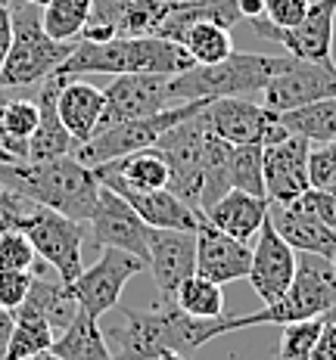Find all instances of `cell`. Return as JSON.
I'll return each instance as SVG.
<instances>
[{"instance_id":"cell-34","label":"cell","mask_w":336,"mask_h":360,"mask_svg":"<svg viewBox=\"0 0 336 360\" xmlns=\"http://www.w3.org/2000/svg\"><path fill=\"white\" fill-rule=\"evenodd\" d=\"M261 149L265 146H234V162H230V186L234 190H243L249 196H265Z\"/></svg>"},{"instance_id":"cell-25","label":"cell","mask_w":336,"mask_h":360,"mask_svg":"<svg viewBox=\"0 0 336 360\" xmlns=\"http://www.w3.org/2000/svg\"><path fill=\"white\" fill-rule=\"evenodd\" d=\"M50 351L59 360H112V351L106 345L100 320L87 317L85 311L75 314V320L56 335Z\"/></svg>"},{"instance_id":"cell-11","label":"cell","mask_w":336,"mask_h":360,"mask_svg":"<svg viewBox=\"0 0 336 360\" xmlns=\"http://www.w3.org/2000/svg\"><path fill=\"white\" fill-rule=\"evenodd\" d=\"M249 28L265 41L287 47L290 56L309 59V63L333 65V22H336V0H315L309 16L296 28H274L265 16L246 19Z\"/></svg>"},{"instance_id":"cell-35","label":"cell","mask_w":336,"mask_h":360,"mask_svg":"<svg viewBox=\"0 0 336 360\" xmlns=\"http://www.w3.org/2000/svg\"><path fill=\"white\" fill-rule=\"evenodd\" d=\"M324 323H327V317H315V320H302V323L283 326L278 360H311V348H315Z\"/></svg>"},{"instance_id":"cell-46","label":"cell","mask_w":336,"mask_h":360,"mask_svg":"<svg viewBox=\"0 0 336 360\" xmlns=\"http://www.w3.org/2000/svg\"><path fill=\"white\" fill-rule=\"evenodd\" d=\"M25 4H32V6H41V10H44V6H47L50 0H25Z\"/></svg>"},{"instance_id":"cell-44","label":"cell","mask_w":336,"mask_h":360,"mask_svg":"<svg viewBox=\"0 0 336 360\" xmlns=\"http://www.w3.org/2000/svg\"><path fill=\"white\" fill-rule=\"evenodd\" d=\"M10 339H13V311H4V307H0V360H6Z\"/></svg>"},{"instance_id":"cell-28","label":"cell","mask_w":336,"mask_h":360,"mask_svg":"<svg viewBox=\"0 0 336 360\" xmlns=\"http://www.w3.org/2000/svg\"><path fill=\"white\" fill-rule=\"evenodd\" d=\"M278 115H280V124L293 137L309 140L311 146L333 143L336 140V100H318V103H309V106L278 112Z\"/></svg>"},{"instance_id":"cell-33","label":"cell","mask_w":336,"mask_h":360,"mask_svg":"<svg viewBox=\"0 0 336 360\" xmlns=\"http://www.w3.org/2000/svg\"><path fill=\"white\" fill-rule=\"evenodd\" d=\"M181 47L193 56L197 65H215L234 53V37H230V28H221L215 22H197L184 34Z\"/></svg>"},{"instance_id":"cell-8","label":"cell","mask_w":336,"mask_h":360,"mask_svg":"<svg viewBox=\"0 0 336 360\" xmlns=\"http://www.w3.org/2000/svg\"><path fill=\"white\" fill-rule=\"evenodd\" d=\"M22 233L32 239L37 258L47 267H54L59 283H75L81 267V249H85V227L81 221H72L66 214H56L50 208L35 205L22 221Z\"/></svg>"},{"instance_id":"cell-48","label":"cell","mask_w":336,"mask_h":360,"mask_svg":"<svg viewBox=\"0 0 336 360\" xmlns=\"http://www.w3.org/2000/svg\"><path fill=\"white\" fill-rule=\"evenodd\" d=\"M333 267H336V258H333ZM333 317H336V311H333Z\"/></svg>"},{"instance_id":"cell-37","label":"cell","mask_w":336,"mask_h":360,"mask_svg":"<svg viewBox=\"0 0 336 360\" xmlns=\"http://www.w3.org/2000/svg\"><path fill=\"white\" fill-rule=\"evenodd\" d=\"M309 184L315 190L336 193V140L333 143H318L309 153Z\"/></svg>"},{"instance_id":"cell-45","label":"cell","mask_w":336,"mask_h":360,"mask_svg":"<svg viewBox=\"0 0 336 360\" xmlns=\"http://www.w3.org/2000/svg\"><path fill=\"white\" fill-rule=\"evenodd\" d=\"M32 360H59V357L54 354V351H44V354H35Z\"/></svg>"},{"instance_id":"cell-18","label":"cell","mask_w":336,"mask_h":360,"mask_svg":"<svg viewBox=\"0 0 336 360\" xmlns=\"http://www.w3.org/2000/svg\"><path fill=\"white\" fill-rule=\"evenodd\" d=\"M147 267L162 298H175L184 280L197 274V233L184 230H153L149 227V258Z\"/></svg>"},{"instance_id":"cell-27","label":"cell","mask_w":336,"mask_h":360,"mask_svg":"<svg viewBox=\"0 0 336 360\" xmlns=\"http://www.w3.org/2000/svg\"><path fill=\"white\" fill-rule=\"evenodd\" d=\"M37 131V103L10 100L0 103V149L13 162H28V143Z\"/></svg>"},{"instance_id":"cell-19","label":"cell","mask_w":336,"mask_h":360,"mask_svg":"<svg viewBox=\"0 0 336 360\" xmlns=\"http://www.w3.org/2000/svg\"><path fill=\"white\" fill-rule=\"evenodd\" d=\"M252 267V249L249 243H240V239L221 233L218 227L199 217L197 227V274L206 276V280L218 283H237L246 280Z\"/></svg>"},{"instance_id":"cell-16","label":"cell","mask_w":336,"mask_h":360,"mask_svg":"<svg viewBox=\"0 0 336 360\" xmlns=\"http://www.w3.org/2000/svg\"><path fill=\"white\" fill-rule=\"evenodd\" d=\"M309 153L311 143L302 137H283L280 143L261 149L265 165V196L271 205H293L309 190Z\"/></svg>"},{"instance_id":"cell-29","label":"cell","mask_w":336,"mask_h":360,"mask_svg":"<svg viewBox=\"0 0 336 360\" xmlns=\"http://www.w3.org/2000/svg\"><path fill=\"white\" fill-rule=\"evenodd\" d=\"M54 342H56V329L41 314H35L25 304L19 311H13V339L6 360H32L35 354H44V351L54 348Z\"/></svg>"},{"instance_id":"cell-39","label":"cell","mask_w":336,"mask_h":360,"mask_svg":"<svg viewBox=\"0 0 336 360\" xmlns=\"http://www.w3.org/2000/svg\"><path fill=\"white\" fill-rule=\"evenodd\" d=\"M32 208H35L32 199H25L10 186H0V236L10 233V230H22V221L28 217Z\"/></svg>"},{"instance_id":"cell-20","label":"cell","mask_w":336,"mask_h":360,"mask_svg":"<svg viewBox=\"0 0 336 360\" xmlns=\"http://www.w3.org/2000/svg\"><path fill=\"white\" fill-rule=\"evenodd\" d=\"M287 298L305 314V320L333 314L336 311V267H333V261L321 258V255L299 252L296 255V276L287 289Z\"/></svg>"},{"instance_id":"cell-40","label":"cell","mask_w":336,"mask_h":360,"mask_svg":"<svg viewBox=\"0 0 336 360\" xmlns=\"http://www.w3.org/2000/svg\"><path fill=\"white\" fill-rule=\"evenodd\" d=\"M311 0H265V19L274 28H296L309 16Z\"/></svg>"},{"instance_id":"cell-24","label":"cell","mask_w":336,"mask_h":360,"mask_svg":"<svg viewBox=\"0 0 336 360\" xmlns=\"http://www.w3.org/2000/svg\"><path fill=\"white\" fill-rule=\"evenodd\" d=\"M271 221L293 252L321 255V258L330 261L336 258V230L327 227L324 221H318L315 214L302 212L299 205H278Z\"/></svg>"},{"instance_id":"cell-3","label":"cell","mask_w":336,"mask_h":360,"mask_svg":"<svg viewBox=\"0 0 336 360\" xmlns=\"http://www.w3.org/2000/svg\"><path fill=\"white\" fill-rule=\"evenodd\" d=\"M193 56L181 44L166 37H112L103 44L78 41L72 56L56 69V75L85 78V75H184L193 69Z\"/></svg>"},{"instance_id":"cell-30","label":"cell","mask_w":336,"mask_h":360,"mask_svg":"<svg viewBox=\"0 0 336 360\" xmlns=\"http://www.w3.org/2000/svg\"><path fill=\"white\" fill-rule=\"evenodd\" d=\"M25 307H32L35 314H41L50 326L59 329V333H63V329L75 320V314H78V304H75L69 286H66V283H59V276H56V280L35 276V280H32V292H28V298H25Z\"/></svg>"},{"instance_id":"cell-32","label":"cell","mask_w":336,"mask_h":360,"mask_svg":"<svg viewBox=\"0 0 336 360\" xmlns=\"http://www.w3.org/2000/svg\"><path fill=\"white\" fill-rule=\"evenodd\" d=\"M175 302L187 317H193V320H221L224 314H228L221 286L199 274H193L190 280L181 283V289L175 292Z\"/></svg>"},{"instance_id":"cell-12","label":"cell","mask_w":336,"mask_h":360,"mask_svg":"<svg viewBox=\"0 0 336 360\" xmlns=\"http://www.w3.org/2000/svg\"><path fill=\"white\" fill-rule=\"evenodd\" d=\"M91 239L97 249H118L140 258L147 264L149 258V227L140 221V214L125 202L118 193L100 186V199L91 214Z\"/></svg>"},{"instance_id":"cell-47","label":"cell","mask_w":336,"mask_h":360,"mask_svg":"<svg viewBox=\"0 0 336 360\" xmlns=\"http://www.w3.org/2000/svg\"><path fill=\"white\" fill-rule=\"evenodd\" d=\"M0 4H6V6H10V4H13V0H0Z\"/></svg>"},{"instance_id":"cell-31","label":"cell","mask_w":336,"mask_h":360,"mask_svg":"<svg viewBox=\"0 0 336 360\" xmlns=\"http://www.w3.org/2000/svg\"><path fill=\"white\" fill-rule=\"evenodd\" d=\"M94 16V0H50L41 10L44 32L59 44H78Z\"/></svg>"},{"instance_id":"cell-49","label":"cell","mask_w":336,"mask_h":360,"mask_svg":"<svg viewBox=\"0 0 336 360\" xmlns=\"http://www.w3.org/2000/svg\"><path fill=\"white\" fill-rule=\"evenodd\" d=\"M0 186H4V184H0Z\"/></svg>"},{"instance_id":"cell-9","label":"cell","mask_w":336,"mask_h":360,"mask_svg":"<svg viewBox=\"0 0 336 360\" xmlns=\"http://www.w3.org/2000/svg\"><path fill=\"white\" fill-rule=\"evenodd\" d=\"M144 267H147L144 261L134 258L128 252L103 249L100 258L91 267L81 270L75 283H69V292H72L75 304H78V311H85L94 320L106 317L109 311L118 307V298H122L128 280H134Z\"/></svg>"},{"instance_id":"cell-22","label":"cell","mask_w":336,"mask_h":360,"mask_svg":"<svg viewBox=\"0 0 336 360\" xmlns=\"http://www.w3.org/2000/svg\"><path fill=\"white\" fill-rule=\"evenodd\" d=\"M56 109H59V118H63L66 131H69V137L75 140V146H81V143H87V140H94L97 131H100L106 96H103L100 87L66 75L63 87H59V96H56Z\"/></svg>"},{"instance_id":"cell-1","label":"cell","mask_w":336,"mask_h":360,"mask_svg":"<svg viewBox=\"0 0 336 360\" xmlns=\"http://www.w3.org/2000/svg\"><path fill=\"white\" fill-rule=\"evenodd\" d=\"M118 314L122 320L103 329L112 360H159L166 351L190 357L203 348V326L209 320L187 317L175 298H159L149 311L118 304Z\"/></svg>"},{"instance_id":"cell-2","label":"cell","mask_w":336,"mask_h":360,"mask_svg":"<svg viewBox=\"0 0 336 360\" xmlns=\"http://www.w3.org/2000/svg\"><path fill=\"white\" fill-rule=\"evenodd\" d=\"M0 184L22 193L35 205L50 208V212L81 224L91 221L97 199H100V180H97L94 168H87L75 155L6 165V168H0Z\"/></svg>"},{"instance_id":"cell-10","label":"cell","mask_w":336,"mask_h":360,"mask_svg":"<svg viewBox=\"0 0 336 360\" xmlns=\"http://www.w3.org/2000/svg\"><path fill=\"white\" fill-rule=\"evenodd\" d=\"M206 118L215 137H221L230 146H271L290 137L278 112L265 109L261 103L243 100V96L212 100L206 106Z\"/></svg>"},{"instance_id":"cell-6","label":"cell","mask_w":336,"mask_h":360,"mask_svg":"<svg viewBox=\"0 0 336 360\" xmlns=\"http://www.w3.org/2000/svg\"><path fill=\"white\" fill-rule=\"evenodd\" d=\"M212 100H193V103H178V106H168L156 115H147V118H134V122H122L109 131L97 134L94 140L87 143L75 146V159L85 162L87 168H100L106 162H116V159H125L131 153H140V149H153L162 137L171 131L175 124H181L184 118L197 115L203 112Z\"/></svg>"},{"instance_id":"cell-15","label":"cell","mask_w":336,"mask_h":360,"mask_svg":"<svg viewBox=\"0 0 336 360\" xmlns=\"http://www.w3.org/2000/svg\"><path fill=\"white\" fill-rule=\"evenodd\" d=\"M293 276H296V252L278 233L271 214H268V221L259 230V243L252 249V267L246 280H249L252 292L261 298V304H271L287 295Z\"/></svg>"},{"instance_id":"cell-4","label":"cell","mask_w":336,"mask_h":360,"mask_svg":"<svg viewBox=\"0 0 336 360\" xmlns=\"http://www.w3.org/2000/svg\"><path fill=\"white\" fill-rule=\"evenodd\" d=\"M293 56H265V53H230L224 63L215 65H193L190 72L168 78L171 103H193V100H228V96H252L261 94L271 78L290 65Z\"/></svg>"},{"instance_id":"cell-43","label":"cell","mask_w":336,"mask_h":360,"mask_svg":"<svg viewBox=\"0 0 336 360\" xmlns=\"http://www.w3.org/2000/svg\"><path fill=\"white\" fill-rule=\"evenodd\" d=\"M10 41H13V10L6 4H0V65H4V59H6Z\"/></svg>"},{"instance_id":"cell-14","label":"cell","mask_w":336,"mask_h":360,"mask_svg":"<svg viewBox=\"0 0 336 360\" xmlns=\"http://www.w3.org/2000/svg\"><path fill=\"white\" fill-rule=\"evenodd\" d=\"M106 96V109L100 118V131L122 124V122H134V118H147L156 112L175 106L168 96V78L166 75H118L112 84L103 90Z\"/></svg>"},{"instance_id":"cell-42","label":"cell","mask_w":336,"mask_h":360,"mask_svg":"<svg viewBox=\"0 0 336 360\" xmlns=\"http://www.w3.org/2000/svg\"><path fill=\"white\" fill-rule=\"evenodd\" d=\"M311 360H336V317L327 314V323L321 329L315 348H311Z\"/></svg>"},{"instance_id":"cell-23","label":"cell","mask_w":336,"mask_h":360,"mask_svg":"<svg viewBox=\"0 0 336 360\" xmlns=\"http://www.w3.org/2000/svg\"><path fill=\"white\" fill-rule=\"evenodd\" d=\"M268 214H271V202L265 196H249V193H243V190H230L228 196H221L203 217L212 227H218L221 233L240 239V243H249L252 236H259Z\"/></svg>"},{"instance_id":"cell-5","label":"cell","mask_w":336,"mask_h":360,"mask_svg":"<svg viewBox=\"0 0 336 360\" xmlns=\"http://www.w3.org/2000/svg\"><path fill=\"white\" fill-rule=\"evenodd\" d=\"M13 10V41L6 59L0 65V90L13 87H35L47 81L66 59L72 56L75 44H59L44 32L41 6L16 4Z\"/></svg>"},{"instance_id":"cell-7","label":"cell","mask_w":336,"mask_h":360,"mask_svg":"<svg viewBox=\"0 0 336 360\" xmlns=\"http://www.w3.org/2000/svg\"><path fill=\"white\" fill-rule=\"evenodd\" d=\"M209 137H212V127H209V118L203 109V112H197V115L184 118L181 124H175L166 137L153 146L168 165V190L175 193L178 199H184L190 208H197V212H199V205H203Z\"/></svg>"},{"instance_id":"cell-17","label":"cell","mask_w":336,"mask_h":360,"mask_svg":"<svg viewBox=\"0 0 336 360\" xmlns=\"http://www.w3.org/2000/svg\"><path fill=\"white\" fill-rule=\"evenodd\" d=\"M100 186L118 193L134 212L140 214V221L153 230H184V233H197L199 227V214L197 208H190L184 199H178L171 190H131L128 184H122L116 174H106V171H94Z\"/></svg>"},{"instance_id":"cell-41","label":"cell","mask_w":336,"mask_h":360,"mask_svg":"<svg viewBox=\"0 0 336 360\" xmlns=\"http://www.w3.org/2000/svg\"><path fill=\"white\" fill-rule=\"evenodd\" d=\"M293 205H299L302 212L315 214L318 221H324L327 227L336 230V193H327V190H315V186H309V190L299 196Z\"/></svg>"},{"instance_id":"cell-26","label":"cell","mask_w":336,"mask_h":360,"mask_svg":"<svg viewBox=\"0 0 336 360\" xmlns=\"http://www.w3.org/2000/svg\"><path fill=\"white\" fill-rule=\"evenodd\" d=\"M94 171H106V174H116L122 184H128L131 190H168V165L156 149H140V153H131L125 159L106 162Z\"/></svg>"},{"instance_id":"cell-36","label":"cell","mask_w":336,"mask_h":360,"mask_svg":"<svg viewBox=\"0 0 336 360\" xmlns=\"http://www.w3.org/2000/svg\"><path fill=\"white\" fill-rule=\"evenodd\" d=\"M37 264V252L22 230H10L0 236V270H32Z\"/></svg>"},{"instance_id":"cell-38","label":"cell","mask_w":336,"mask_h":360,"mask_svg":"<svg viewBox=\"0 0 336 360\" xmlns=\"http://www.w3.org/2000/svg\"><path fill=\"white\" fill-rule=\"evenodd\" d=\"M32 270H0V307L4 311H19L32 292Z\"/></svg>"},{"instance_id":"cell-13","label":"cell","mask_w":336,"mask_h":360,"mask_svg":"<svg viewBox=\"0 0 336 360\" xmlns=\"http://www.w3.org/2000/svg\"><path fill=\"white\" fill-rule=\"evenodd\" d=\"M318 100H336V63L324 65L293 56L287 69L261 90V106L271 112H287Z\"/></svg>"},{"instance_id":"cell-21","label":"cell","mask_w":336,"mask_h":360,"mask_svg":"<svg viewBox=\"0 0 336 360\" xmlns=\"http://www.w3.org/2000/svg\"><path fill=\"white\" fill-rule=\"evenodd\" d=\"M66 75H50L47 81L37 84V131L32 134V143H28V162H47V159H59V155H72L75 140L66 131L63 118L56 109V96L63 87Z\"/></svg>"}]
</instances>
